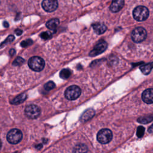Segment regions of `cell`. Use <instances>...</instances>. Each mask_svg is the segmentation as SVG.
I'll use <instances>...</instances> for the list:
<instances>
[{"label": "cell", "instance_id": "cell-29", "mask_svg": "<svg viewBox=\"0 0 153 153\" xmlns=\"http://www.w3.org/2000/svg\"><path fill=\"white\" fill-rule=\"evenodd\" d=\"M3 25H4V26L5 28H8V26H9L8 22H6V21L3 23Z\"/></svg>", "mask_w": 153, "mask_h": 153}, {"label": "cell", "instance_id": "cell-20", "mask_svg": "<svg viewBox=\"0 0 153 153\" xmlns=\"http://www.w3.org/2000/svg\"><path fill=\"white\" fill-rule=\"evenodd\" d=\"M145 132V128L143 126H139L138 127L137 132H136V135L138 138H141L144 135Z\"/></svg>", "mask_w": 153, "mask_h": 153}, {"label": "cell", "instance_id": "cell-30", "mask_svg": "<svg viewBox=\"0 0 153 153\" xmlns=\"http://www.w3.org/2000/svg\"><path fill=\"white\" fill-rule=\"evenodd\" d=\"M36 147L37 148H42V145H37V146H36Z\"/></svg>", "mask_w": 153, "mask_h": 153}, {"label": "cell", "instance_id": "cell-23", "mask_svg": "<svg viewBox=\"0 0 153 153\" xmlns=\"http://www.w3.org/2000/svg\"><path fill=\"white\" fill-rule=\"evenodd\" d=\"M41 37H42L43 39H48L52 37V33L48 31L44 32L41 34Z\"/></svg>", "mask_w": 153, "mask_h": 153}, {"label": "cell", "instance_id": "cell-2", "mask_svg": "<svg viewBox=\"0 0 153 153\" xmlns=\"http://www.w3.org/2000/svg\"><path fill=\"white\" fill-rule=\"evenodd\" d=\"M133 16L134 19L137 21H144L149 16V10L145 6H138L134 10Z\"/></svg>", "mask_w": 153, "mask_h": 153}, {"label": "cell", "instance_id": "cell-13", "mask_svg": "<svg viewBox=\"0 0 153 153\" xmlns=\"http://www.w3.org/2000/svg\"><path fill=\"white\" fill-rule=\"evenodd\" d=\"M92 26L95 33L98 35L104 34L107 29V26L102 23H95L92 25Z\"/></svg>", "mask_w": 153, "mask_h": 153}, {"label": "cell", "instance_id": "cell-24", "mask_svg": "<svg viewBox=\"0 0 153 153\" xmlns=\"http://www.w3.org/2000/svg\"><path fill=\"white\" fill-rule=\"evenodd\" d=\"M33 44V41L31 39H27V40H25L23 41V42L21 43V46L23 47H28L29 46H30Z\"/></svg>", "mask_w": 153, "mask_h": 153}, {"label": "cell", "instance_id": "cell-12", "mask_svg": "<svg viewBox=\"0 0 153 153\" xmlns=\"http://www.w3.org/2000/svg\"><path fill=\"white\" fill-rule=\"evenodd\" d=\"M95 114V112L93 109H87L85 112H84V113L81 116L80 120L82 122H86L91 118H92L93 116Z\"/></svg>", "mask_w": 153, "mask_h": 153}, {"label": "cell", "instance_id": "cell-1", "mask_svg": "<svg viewBox=\"0 0 153 153\" xmlns=\"http://www.w3.org/2000/svg\"><path fill=\"white\" fill-rule=\"evenodd\" d=\"M28 65L32 70L36 72H39L44 69L45 62L42 57L39 56H33L29 59Z\"/></svg>", "mask_w": 153, "mask_h": 153}, {"label": "cell", "instance_id": "cell-11", "mask_svg": "<svg viewBox=\"0 0 153 153\" xmlns=\"http://www.w3.org/2000/svg\"><path fill=\"white\" fill-rule=\"evenodd\" d=\"M125 5V0H113L110 6V10L113 13L119 12Z\"/></svg>", "mask_w": 153, "mask_h": 153}, {"label": "cell", "instance_id": "cell-9", "mask_svg": "<svg viewBox=\"0 0 153 153\" xmlns=\"http://www.w3.org/2000/svg\"><path fill=\"white\" fill-rule=\"evenodd\" d=\"M42 7L47 12H53L57 9L58 3L57 0H43Z\"/></svg>", "mask_w": 153, "mask_h": 153}, {"label": "cell", "instance_id": "cell-21", "mask_svg": "<svg viewBox=\"0 0 153 153\" xmlns=\"http://www.w3.org/2000/svg\"><path fill=\"white\" fill-rule=\"evenodd\" d=\"M55 87V84L53 81H48L44 85V89L46 91H50Z\"/></svg>", "mask_w": 153, "mask_h": 153}, {"label": "cell", "instance_id": "cell-5", "mask_svg": "<svg viewBox=\"0 0 153 153\" xmlns=\"http://www.w3.org/2000/svg\"><path fill=\"white\" fill-rule=\"evenodd\" d=\"M113 139V133L108 129H103L100 130L97 135V139L99 142L102 144H106Z\"/></svg>", "mask_w": 153, "mask_h": 153}, {"label": "cell", "instance_id": "cell-18", "mask_svg": "<svg viewBox=\"0 0 153 153\" xmlns=\"http://www.w3.org/2000/svg\"><path fill=\"white\" fill-rule=\"evenodd\" d=\"M71 75V71L69 69H64L60 71V77L62 79H67Z\"/></svg>", "mask_w": 153, "mask_h": 153}, {"label": "cell", "instance_id": "cell-26", "mask_svg": "<svg viewBox=\"0 0 153 153\" xmlns=\"http://www.w3.org/2000/svg\"><path fill=\"white\" fill-rule=\"evenodd\" d=\"M15 33L17 35H20L22 34V30H20L19 29H17L15 30Z\"/></svg>", "mask_w": 153, "mask_h": 153}, {"label": "cell", "instance_id": "cell-25", "mask_svg": "<svg viewBox=\"0 0 153 153\" xmlns=\"http://www.w3.org/2000/svg\"><path fill=\"white\" fill-rule=\"evenodd\" d=\"M15 39V37L13 35H9L7 39L5 40V42L3 43V44H5L6 43H10V42H12Z\"/></svg>", "mask_w": 153, "mask_h": 153}, {"label": "cell", "instance_id": "cell-28", "mask_svg": "<svg viewBox=\"0 0 153 153\" xmlns=\"http://www.w3.org/2000/svg\"><path fill=\"white\" fill-rule=\"evenodd\" d=\"M15 53V49H11L10 51V55L11 56H13Z\"/></svg>", "mask_w": 153, "mask_h": 153}, {"label": "cell", "instance_id": "cell-17", "mask_svg": "<svg viewBox=\"0 0 153 153\" xmlns=\"http://www.w3.org/2000/svg\"><path fill=\"white\" fill-rule=\"evenodd\" d=\"M153 120V114L144 116V117H141L138 118V121L140 123L142 124H147L148 123H150L151 121Z\"/></svg>", "mask_w": 153, "mask_h": 153}, {"label": "cell", "instance_id": "cell-16", "mask_svg": "<svg viewBox=\"0 0 153 153\" xmlns=\"http://www.w3.org/2000/svg\"><path fill=\"white\" fill-rule=\"evenodd\" d=\"M152 68H153V62H151L144 65L140 67V69L142 71V73L145 75L149 74Z\"/></svg>", "mask_w": 153, "mask_h": 153}, {"label": "cell", "instance_id": "cell-31", "mask_svg": "<svg viewBox=\"0 0 153 153\" xmlns=\"http://www.w3.org/2000/svg\"><path fill=\"white\" fill-rule=\"evenodd\" d=\"M1 147H2V142H1V141L0 140V148H1Z\"/></svg>", "mask_w": 153, "mask_h": 153}, {"label": "cell", "instance_id": "cell-14", "mask_svg": "<svg viewBox=\"0 0 153 153\" xmlns=\"http://www.w3.org/2000/svg\"><path fill=\"white\" fill-rule=\"evenodd\" d=\"M59 24V20L58 19H52L46 23V26L50 30H55Z\"/></svg>", "mask_w": 153, "mask_h": 153}, {"label": "cell", "instance_id": "cell-22", "mask_svg": "<svg viewBox=\"0 0 153 153\" xmlns=\"http://www.w3.org/2000/svg\"><path fill=\"white\" fill-rule=\"evenodd\" d=\"M24 62H25V60L22 57H18L14 60L13 65L15 66H20V65H22L24 63Z\"/></svg>", "mask_w": 153, "mask_h": 153}, {"label": "cell", "instance_id": "cell-10", "mask_svg": "<svg viewBox=\"0 0 153 153\" xmlns=\"http://www.w3.org/2000/svg\"><path fill=\"white\" fill-rule=\"evenodd\" d=\"M142 99L147 104H153V89L145 90L142 95Z\"/></svg>", "mask_w": 153, "mask_h": 153}, {"label": "cell", "instance_id": "cell-3", "mask_svg": "<svg viewBox=\"0 0 153 153\" xmlns=\"http://www.w3.org/2000/svg\"><path fill=\"white\" fill-rule=\"evenodd\" d=\"M23 137L22 132L19 129L10 130L7 135V140L10 144H17L21 141Z\"/></svg>", "mask_w": 153, "mask_h": 153}, {"label": "cell", "instance_id": "cell-7", "mask_svg": "<svg viewBox=\"0 0 153 153\" xmlns=\"http://www.w3.org/2000/svg\"><path fill=\"white\" fill-rule=\"evenodd\" d=\"M25 113L29 118L36 119L41 114V109L37 105L34 104L29 105L25 108Z\"/></svg>", "mask_w": 153, "mask_h": 153}, {"label": "cell", "instance_id": "cell-4", "mask_svg": "<svg viewBox=\"0 0 153 153\" xmlns=\"http://www.w3.org/2000/svg\"><path fill=\"white\" fill-rule=\"evenodd\" d=\"M147 36V30L142 27H138L135 28L132 31L131 37L132 40L136 43H139L144 41Z\"/></svg>", "mask_w": 153, "mask_h": 153}, {"label": "cell", "instance_id": "cell-19", "mask_svg": "<svg viewBox=\"0 0 153 153\" xmlns=\"http://www.w3.org/2000/svg\"><path fill=\"white\" fill-rule=\"evenodd\" d=\"M73 151L75 152H86L88 151V150L85 145L79 144L75 147Z\"/></svg>", "mask_w": 153, "mask_h": 153}, {"label": "cell", "instance_id": "cell-15", "mask_svg": "<svg viewBox=\"0 0 153 153\" xmlns=\"http://www.w3.org/2000/svg\"><path fill=\"white\" fill-rule=\"evenodd\" d=\"M26 98H27L26 94L25 93L20 94L17 97H16L14 99H13L11 103L13 105H18V104H20L24 102Z\"/></svg>", "mask_w": 153, "mask_h": 153}, {"label": "cell", "instance_id": "cell-27", "mask_svg": "<svg viewBox=\"0 0 153 153\" xmlns=\"http://www.w3.org/2000/svg\"><path fill=\"white\" fill-rule=\"evenodd\" d=\"M148 132L150 134H153V125H151L149 129H148Z\"/></svg>", "mask_w": 153, "mask_h": 153}, {"label": "cell", "instance_id": "cell-8", "mask_svg": "<svg viewBox=\"0 0 153 153\" xmlns=\"http://www.w3.org/2000/svg\"><path fill=\"white\" fill-rule=\"evenodd\" d=\"M107 43L104 40H100L95 46L93 49L90 52V56H98L106 50L107 48Z\"/></svg>", "mask_w": 153, "mask_h": 153}, {"label": "cell", "instance_id": "cell-6", "mask_svg": "<svg viewBox=\"0 0 153 153\" xmlns=\"http://www.w3.org/2000/svg\"><path fill=\"white\" fill-rule=\"evenodd\" d=\"M81 90L77 86H71L66 89L65 91V98L70 100L77 99L81 95Z\"/></svg>", "mask_w": 153, "mask_h": 153}]
</instances>
